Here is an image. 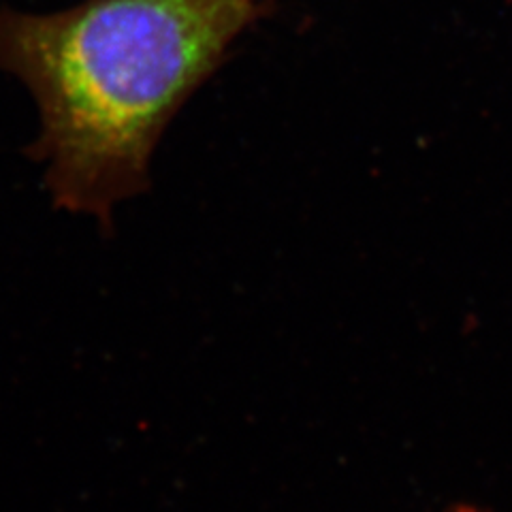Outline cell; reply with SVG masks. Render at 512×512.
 Segmentation results:
<instances>
[{"instance_id": "obj_1", "label": "cell", "mask_w": 512, "mask_h": 512, "mask_svg": "<svg viewBox=\"0 0 512 512\" xmlns=\"http://www.w3.org/2000/svg\"><path fill=\"white\" fill-rule=\"evenodd\" d=\"M271 0H84L58 13L0 9V71L35 96L52 203L103 227L150 188L175 114L227 60Z\"/></svg>"}, {"instance_id": "obj_2", "label": "cell", "mask_w": 512, "mask_h": 512, "mask_svg": "<svg viewBox=\"0 0 512 512\" xmlns=\"http://www.w3.org/2000/svg\"><path fill=\"white\" fill-rule=\"evenodd\" d=\"M453 512H478V510H472V508H457V510H453Z\"/></svg>"}]
</instances>
